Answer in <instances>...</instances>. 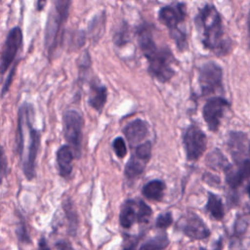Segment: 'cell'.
Segmentation results:
<instances>
[{
    "label": "cell",
    "instance_id": "1",
    "mask_svg": "<svg viewBox=\"0 0 250 250\" xmlns=\"http://www.w3.org/2000/svg\"><path fill=\"white\" fill-rule=\"evenodd\" d=\"M194 24L202 46L216 56H228L232 48L231 38L227 34L222 16L215 5L206 3L195 18Z\"/></svg>",
    "mask_w": 250,
    "mask_h": 250
},
{
    "label": "cell",
    "instance_id": "2",
    "mask_svg": "<svg viewBox=\"0 0 250 250\" xmlns=\"http://www.w3.org/2000/svg\"><path fill=\"white\" fill-rule=\"evenodd\" d=\"M32 105L24 103L18 112L16 148L20 156L22 171L28 180L35 177L36 157L40 146V133L33 127Z\"/></svg>",
    "mask_w": 250,
    "mask_h": 250
},
{
    "label": "cell",
    "instance_id": "3",
    "mask_svg": "<svg viewBox=\"0 0 250 250\" xmlns=\"http://www.w3.org/2000/svg\"><path fill=\"white\" fill-rule=\"evenodd\" d=\"M231 163L225 170V182L229 189L236 192L250 179V136L240 130H231L226 141Z\"/></svg>",
    "mask_w": 250,
    "mask_h": 250
},
{
    "label": "cell",
    "instance_id": "4",
    "mask_svg": "<svg viewBox=\"0 0 250 250\" xmlns=\"http://www.w3.org/2000/svg\"><path fill=\"white\" fill-rule=\"evenodd\" d=\"M70 1L57 0L53 2L50 9L44 35V47L47 56L53 55L60 40V35L64 21L67 19Z\"/></svg>",
    "mask_w": 250,
    "mask_h": 250
},
{
    "label": "cell",
    "instance_id": "5",
    "mask_svg": "<svg viewBox=\"0 0 250 250\" xmlns=\"http://www.w3.org/2000/svg\"><path fill=\"white\" fill-rule=\"evenodd\" d=\"M187 17L186 4L178 2L175 4L162 7L158 12L159 21L167 26L169 34L175 41L178 50L183 52L188 48L187 35L179 27V23H182Z\"/></svg>",
    "mask_w": 250,
    "mask_h": 250
},
{
    "label": "cell",
    "instance_id": "6",
    "mask_svg": "<svg viewBox=\"0 0 250 250\" xmlns=\"http://www.w3.org/2000/svg\"><path fill=\"white\" fill-rule=\"evenodd\" d=\"M148 61V72L161 83L168 82L175 74L173 63L175 58L168 48H156L146 56Z\"/></svg>",
    "mask_w": 250,
    "mask_h": 250
},
{
    "label": "cell",
    "instance_id": "7",
    "mask_svg": "<svg viewBox=\"0 0 250 250\" xmlns=\"http://www.w3.org/2000/svg\"><path fill=\"white\" fill-rule=\"evenodd\" d=\"M223 68L216 62L209 61L204 62L198 71V84L202 96L224 94Z\"/></svg>",
    "mask_w": 250,
    "mask_h": 250
},
{
    "label": "cell",
    "instance_id": "8",
    "mask_svg": "<svg viewBox=\"0 0 250 250\" xmlns=\"http://www.w3.org/2000/svg\"><path fill=\"white\" fill-rule=\"evenodd\" d=\"M63 137L68 146L72 148L74 156L79 158L82 148V130L84 125L83 117L76 110H66L62 116Z\"/></svg>",
    "mask_w": 250,
    "mask_h": 250
},
{
    "label": "cell",
    "instance_id": "9",
    "mask_svg": "<svg viewBox=\"0 0 250 250\" xmlns=\"http://www.w3.org/2000/svg\"><path fill=\"white\" fill-rule=\"evenodd\" d=\"M151 215V208L144 200L128 199L121 206L119 224L124 229H130L135 223H148Z\"/></svg>",
    "mask_w": 250,
    "mask_h": 250
},
{
    "label": "cell",
    "instance_id": "10",
    "mask_svg": "<svg viewBox=\"0 0 250 250\" xmlns=\"http://www.w3.org/2000/svg\"><path fill=\"white\" fill-rule=\"evenodd\" d=\"M207 136L195 124L189 125L184 133L183 144L188 161L198 160L207 148Z\"/></svg>",
    "mask_w": 250,
    "mask_h": 250
},
{
    "label": "cell",
    "instance_id": "11",
    "mask_svg": "<svg viewBox=\"0 0 250 250\" xmlns=\"http://www.w3.org/2000/svg\"><path fill=\"white\" fill-rule=\"evenodd\" d=\"M229 107V102L223 96H212L206 101L202 107V116L210 131L219 130L222 119Z\"/></svg>",
    "mask_w": 250,
    "mask_h": 250
},
{
    "label": "cell",
    "instance_id": "12",
    "mask_svg": "<svg viewBox=\"0 0 250 250\" xmlns=\"http://www.w3.org/2000/svg\"><path fill=\"white\" fill-rule=\"evenodd\" d=\"M176 228L186 236L193 240L206 239L211 235V230L205 222L193 212H188L177 222Z\"/></svg>",
    "mask_w": 250,
    "mask_h": 250
},
{
    "label": "cell",
    "instance_id": "13",
    "mask_svg": "<svg viewBox=\"0 0 250 250\" xmlns=\"http://www.w3.org/2000/svg\"><path fill=\"white\" fill-rule=\"evenodd\" d=\"M22 44V32L19 26L13 27L5 40L1 53V73L4 74L14 62Z\"/></svg>",
    "mask_w": 250,
    "mask_h": 250
},
{
    "label": "cell",
    "instance_id": "14",
    "mask_svg": "<svg viewBox=\"0 0 250 250\" xmlns=\"http://www.w3.org/2000/svg\"><path fill=\"white\" fill-rule=\"evenodd\" d=\"M123 134L133 146L139 143H142L148 135V124L143 119H135L128 123L123 129ZM143 144V143H142Z\"/></svg>",
    "mask_w": 250,
    "mask_h": 250
},
{
    "label": "cell",
    "instance_id": "15",
    "mask_svg": "<svg viewBox=\"0 0 250 250\" xmlns=\"http://www.w3.org/2000/svg\"><path fill=\"white\" fill-rule=\"evenodd\" d=\"M74 157V153L72 148L68 145H63L59 147L56 153L57 166L59 169V173L62 177L67 178L70 176L72 172V160Z\"/></svg>",
    "mask_w": 250,
    "mask_h": 250
},
{
    "label": "cell",
    "instance_id": "16",
    "mask_svg": "<svg viewBox=\"0 0 250 250\" xmlns=\"http://www.w3.org/2000/svg\"><path fill=\"white\" fill-rule=\"evenodd\" d=\"M107 100V89L104 85H97L96 83H92L90 86V94L88 98L89 105L101 112L106 103Z\"/></svg>",
    "mask_w": 250,
    "mask_h": 250
},
{
    "label": "cell",
    "instance_id": "17",
    "mask_svg": "<svg viewBox=\"0 0 250 250\" xmlns=\"http://www.w3.org/2000/svg\"><path fill=\"white\" fill-rule=\"evenodd\" d=\"M205 209L216 221H222L225 217V207L223 200L218 194L214 192H208Z\"/></svg>",
    "mask_w": 250,
    "mask_h": 250
},
{
    "label": "cell",
    "instance_id": "18",
    "mask_svg": "<svg viewBox=\"0 0 250 250\" xmlns=\"http://www.w3.org/2000/svg\"><path fill=\"white\" fill-rule=\"evenodd\" d=\"M147 162H148V160L142 158L135 153L132 154L131 158L128 160V162L124 168V175L126 176L127 179L134 180L135 178H137L144 172Z\"/></svg>",
    "mask_w": 250,
    "mask_h": 250
},
{
    "label": "cell",
    "instance_id": "19",
    "mask_svg": "<svg viewBox=\"0 0 250 250\" xmlns=\"http://www.w3.org/2000/svg\"><path fill=\"white\" fill-rule=\"evenodd\" d=\"M165 184L161 180H151L146 183L142 189L145 197L154 201H160L164 196Z\"/></svg>",
    "mask_w": 250,
    "mask_h": 250
},
{
    "label": "cell",
    "instance_id": "20",
    "mask_svg": "<svg viewBox=\"0 0 250 250\" xmlns=\"http://www.w3.org/2000/svg\"><path fill=\"white\" fill-rule=\"evenodd\" d=\"M170 244V239L166 231L162 230L158 234L146 240L138 250H164Z\"/></svg>",
    "mask_w": 250,
    "mask_h": 250
},
{
    "label": "cell",
    "instance_id": "21",
    "mask_svg": "<svg viewBox=\"0 0 250 250\" xmlns=\"http://www.w3.org/2000/svg\"><path fill=\"white\" fill-rule=\"evenodd\" d=\"M206 163L210 168L214 170H220L223 172H225V170L230 164L228 158L225 156V154L217 147L207 155Z\"/></svg>",
    "mask_w": 250,
    "mask_h": 250
},
{
    "label": "cell",
    "instance_id": "22",
    "mask_svg": "<svg viewBox=\"0 0 250 250\" xmlns=\"http://www.w3.org/2000/svg\"><path fill=\"white\" fill-rule=\"evenodd\" d=\"M63 210L65 213V217L67 220V233L75 236L78 229V219L76 212L73 209L71 201L67 200L63 203Z\"/></svg>",
    "mask_w": 250,
    "mask_h": 250
},
{
    "label": "cell",
    "instance_id": "23",
    "mask_svg": "<svg viewBox=\"0 0 250 250\" xmlns=\"http://www.w3.org/2000/svg\"><path fill=\"white\" fill-rule=\"evenodd\" d=\"M15 233H16V236L18 238V240L23 244H31L32 243V240L30 238V235L27 231V229H26V226L24 224V221L23 220H21L16 228V230H15Z\"/></svg>",
    "mask_w": 250,
    "mask_h": 250
},
{
    "label": "cell",
    "instance_id": "24",
    "mask_svg": "<svg viewBox=\"0 0 250 250\" xmlns=\"http://www.w3.org/2000/svg\"><path fill=\"white\" fill-rule=\"evenodd\" d=\"M143 235H144V233H140L138 235L125 234L121 250H137L138 244H139L141 238L143 237Z\"/></svg>",
    "mask_w": 250,
    "mask_h": 250
},
{
    "label": "cell",
    "instance_id": "25",
    "mask_svg": "<svg viewBox=\"0 0 250 250\" xmlns=\"http://www.w3.org/2000/svg\"><path fill=\"white\" fill-rule=\"evenodd\" d=\"M173 223V215L171 212L161 213L155 220V227L159 229H166Z\"/></svg>",
    "mask_w": 250,
    "mask_h": 250
},
{
    "label": "cell",
    "instance_id": "26",
    "mask_svg": "<svg viewBox=\"0 0 250 250\" xmlns=\"http://www.w3.org/2000/svg\"><path fill=\"white\" fill-rule=\"evenodd\" d=\"M112 148H113L115 154L119 158H123L127 154V147H126V145H125V141L121 137H117L113 140Z\"/></svg>",
    "mask_w": 250,
    "mask_h": 250
},
{
    "label": "cell",
    "instance_id": "27",
    "mask_svg": "<svg viewBox=\"0 0 250 250\" xmlns=\"http://www.w3.org/2000/svg\"><path fill=\"white\" fill-rule=\"evenodd\" d=\"M55 246L57 250H74L71 243L66 240H59L55 243Z\"/></svg>",
    "mask_w": 250,
    "mask_h": 250
},
{
    "label": "cell",
    "instance_id": "28",
    "mask_svg": "<svg viewBox=\"0 0 250 250\" xmlns=\"http://www.w3.org/2000/svg\"><path fill=\"white\" fill-rule=\"evenodd\" d=\"M1 164H2V170H1V179L4 178V176L7 173L6 167H7V161H6V157H5V153H4V149H1Z\"/></svg>",
    "mask_w": 250,
    "mask_h": 250
},
{
    "label": "cell",
    "instance_id": "29",
    "mask_svg": "<svg viewBox=\"0 0 250 250\" xmlns=\"http://www.w3.org/2000/svg\"><path fill=\"white\" fill-rule=\"evenodd\" d=\"M37 250H51L50 246L48 245V242L44 236H41L40 239L38 240V246Z\"/></svg>",
    "mask_w": 250,
    "mask_h": 250
},
{
    "label": "cell",
    "instance_id": "30",
    "mask_svg": "<svg viewBox=\"0 0 250 250\" xmlns=\"http://www.w3.org/2000/svg\"><path fill=\"white\" fill-rule=\"evenodd\" d=\"M222 248H223V239H222V237H220V238L215 242V245H214L213 250H222ZM199 250H208V249H206V248L200 246V247H199Z\"/></svg>",
    "mask_w": 250,
    "mask_h": 250
},
{
    "label": "cell",
    "instance_id": "31",
    "mask_svg": "<svg viewBox=\"0 0 250 250\" xmlns=\"http://www.w3.org/2000/svg\"><path fill=\"white\" fill-rule=\"evenodd\" d=\"M246 25H247V34H248V39L250 43V8L247 13V19H246Z\"/></svg>",
    "mask_w": 250,
    "mask_h": 250
},
{
    "label": "cell",
    "instance_id": "32",
    "mask_svg": "<svg viewBox=\"0 0 250 250\" xmlns=\"http://www.w3.org/2000/svg\"><path fill=\"white\" fill-rule=\"evenodd\" d=\"M246 193H247V195H248V197L250 199V182L246 186Z\"/></svg>",
    "mask_w": 250,
    "mask_h": 250
},
{
    "label": "cell",
    "instance_id": "33",
    "mask_svg": "<svg viewBox=\"0 0 250 250\" xmlns=\"http://www.w3.org/2000/svg\"><path fill=\"white\" fill-rule=\"evenodd\" d=\"M45 4V2L43 1V2H39L38 3V10H41L42 9V5H44Z\"/></svg>",
    "mask_w": 250,
    "mask_h": 250
}]
</instances>
